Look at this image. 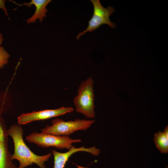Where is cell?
Returning <instances> with one entry per match:
<instances>
[{"label": "cell", "mask_w": 168, "mask_h": 168, "mask_svg": "<svg viewBox=\"0 0 168 168\" xmlns=\"http://www.w3.org/2000/svg\"><path fill=\"white\" fill-rule=\"evenodd\" d=\"M154 142L156 147L162 153L168 152V127L167 126L163 132L159 131L154 134Z\"/></svg>", "instance_id": "10"}, {"label": "cell", "mask_w": 168, "mask_h": 168, "mask_svg": "<svg viewBox=\"0 0 168 168\" xmlns=\"http://www.w3.org/2000/svg\"><path fill=\"white\" fill-rule=\"evenodd\" d=\"M95 121L94 119H79L65 121L57 118L52 120L51 125L46 126L41 130V131L55 135L69 136L76 131L87 129Z\"/></svg>", "instance_id": "3"}, {"label": "cell", "mask_w": 168, "mask_h": 168, "mask_svg": "<svg viewBox=\"0 0 168 168\" xmlns=\"http://www.w3.org/2000/svg\"><path fill=\"white\" fill-rule=\"evenodd\" d=\"M6 0H0V8L2 9L4 12L5 14L8 17L9 20H10L7 13V8L5 6V2Z\"/></svg>", "instance_id": "12"}, {"label": "cell", "mask_w": 168, "mask_h": 168, "mask_svg": "<svg viewBox=\"0 0 168 168\" xmlns=\"http://www.w3.org/2000/svg\"><path fill=\"white\" fill-rule=\"evenodd\" d=\"M94 81L91 77L82 81L73 100L76 111L87 118L95 117Z\"/></svg>", "instance_id": "2"}, {"label": "cell", "mask_w": 168, "mask_h": 168, "mask_svg": "<svg viewBox=\"0 0 168 168\" xmlns=\"http://www.w3.org/2000/svg\"><path fill=\"white\" fill-rule=\"evenodd\" d=\"M93 6V12L92 17L88 21V25L86 29L79 33L76 38L77 40L87 32H91L102 25L106 24L112 28L116 27L115 24L110 19V16L114 12L113 7L109 6L104 7L99 0H91Z\"/></svg>", "instance_id": "5"}, {"label": "cell", "mask_w": 168, "mask_h": 168, "mask_svg": "<svg viewBox=\"0 0 168 168\" xmlns=\"http://www.w3.org/2000/svg\"><path fill=\"white\" fill-rule=\"evenodd\" d=\"M73 110L72 107L62 106L55 109L44 110L23 113L18 117V123L20 125L26 124L35 121L44 120L62 115Z\"/></svg>", "instance_id": "6"}, {"label": "cell", "mask_w": 168, "mask_h": 168, "mask_svg": "<svg viewBox=\"0 0 168 168\" xmlns=\"http://www.w3.org/2000/svg\"><path fill=\"white\" fill-rule=\"evenodd\" d=\"M9 1L19 6L25 5L28 7H30L32 5L35 6V13L31 17L26 20L28 24L35 23L37 19H39L40 22H42L43 18L46 17V14L48 12L46 7L51 1V0H32L29 2L20 4L16 3L14 1Z\"/></svg>", "instance_id": "9"}, {"label": "cell", "mask_w": 168, "mask_h": 168, "mask_svg": "<svg viewBox=\"0 0 168 168\" xmlns=\"http://www.w3.org/2000/svg\"><path fill=\"white\" fill-rule=\"evenodd\" d=\"M79 152H85L96 156L99 153V150L95 146L89 148L84 146L75 147L73 146L66 152L61 153L55 150L52 151L54 158V168H64L69 158L74 153Z\"/></svg>", "instance_id": "8"}, {"label": "cell", "mask_w": 168, "mask_h": 168, "mask_svg": "<svg viewBox=\"0 0 168 168\" xmlns=\"http://www.w3.org/2000/svg\"><path fill=\"white\" fill-rule=\"evenodd\" d=\"M4 119L0 116V168H18L9 150L8 135Z\"/></svg>", "instance_id": "7"}, {"label": "cell", "mask_w": 168, "mask_h": 168, "mask_svg": "<svg viewBox=\"0 0 168 168\" xmlns=\"http://www.w3.org/2000/svg\"><path fill=\"white\" fill-rule=\"evenodd\" d=\"M3 40L2 35L0 32V69L2 68L7 64L10 55L1 45Z\"/></svg>", "instance_id": "11"}, {"label": "cell", "mask_w": 168, "mask_h": 168, "mask_svg": "<svg viewBox=\"0 0 168 168\" xmlns=\"http://www.w3.org/2000/svg\"><path fill=\"white\" fill-rule=\"evenodd\" d=\"M26 140L43 148L54 147L58 149H70L72 144L80 142L79 139H73L69 136H57L43 132H33L26 137Z\"/></svg>", "instance_id": "4"}, {"label": "cell", "mask_w": 168, "mask_h": 168, "mask_svg": "<svg viewBox=\"0 0 168 168\" xmlns=\"http://www.w3.org/2000/svg\"><path fill=\"white\" fill-rule=\"evenodd\" d=\"M7 132L13 141L14 151L12 158V160L16 159L19 162L18 168H25L33 163L40 168H46L45 162L51 156L52 153L39 156L31 151L23 140V130L19 124L12 125L7 129Z\"/></svg>", "instance_id": "1"}]
</instances>
